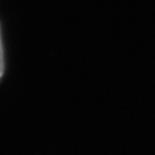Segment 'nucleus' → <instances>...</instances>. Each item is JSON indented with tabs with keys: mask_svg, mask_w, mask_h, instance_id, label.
<instances>
[{
	"mask_svg": "<svg viewBox=\"0 0 155 155\" xmlns=\"http://www.w3.org/2000/svg\"><path fill=\"white\" fill-rule=\"evenodd\" d=\"M5 64H4V51H3V45L1 40V33H0V80L4 74Z\"/></svg>",
	"mask_w": 155,
	"mask_h": 155,
	"instance_id": "1",
	"label": "nucleus"
}]
</instances>
